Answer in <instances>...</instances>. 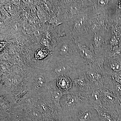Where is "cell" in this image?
<instances>
[{
	"label": "cell",
	"instance_id": "2",
	"mask_svg": "<svg viewBox=\"0 0 121 121\" xmlns=\"http://www.w3.org/2000/svg\"><path fill=\"white\" fill-rule=\"evenodd\" d=\"M91 114L89 111L85 110L80 113L79 115L78 119L80 121H88L90 120Z\"/></svg>",
	"mask_w": 121,
	"mask_h": 121
},
{
	"label": "cell",
	"instance_id": "9",
	"mask_svg": "<svg viewBox=\"0 0 121 121\" xmlns=\"http://www.w3.org/2000/svg\"><path fill=\"white\" fill-rule=\"evenodd\" d=\"M104 121H114L113 119L109 116H106L104 117Z\"/></svg>",
	"mask_w": 121,
	"mask_h": 121
},
{
	"label": "cell",
	"instance_id": "8",
	"mask_svg": "<svg viewBox=\"0 0 121 121\" xmlns=\"http://www.w3.org/2000/svg\"><path fill=\"white\" fill-rule=\"evenodd\" d=\"M105 96L106 98H108V99H109L110 101H114L115 99L114 96L110 93H108V92L106 93Z\"/></svg>",
	"mask_w": 121,
	"mask_h": 121
},
{
	"label": "cell",
	"instance_id": "1",
	"mask_svg": "<svg viewBox=\"0 0 121 121\" xmlns=\"http://www.w3.org/2000/svg\"><path fill=\"white\" fill-rule=\"evenodd\" d=\"M58 84L60 89L63 90H67L71 86V81L68 77L63 76L59 78Z\"/></svg>",
	"mask_w": 121,
	"mask_h": 121
},
{
	"label": "cell",
	"instance_id": "3",
	"mask_svg": "<svg viewBox=\"0 0 121 121\" xmlns=\"http://www.w3.org/2000/svg\"><path fill=\"white\" fill-rule=\"evenodd\" d=\"M47 50L44 48H41L35 54L36 58L37 59H41L45 58L48 54Z\"/></svg>",
	"mask_w": 121,
	"mask_h": 121
},
{
	"label": "cell",
	"instance_id": "7",
	"mask_svg": "<svg viewBox=\"0 0 121 121\" xmlns=\"http://www.w3.org/2000/svg\"><path fill=\"white\" fill-rule=\"evenodd\" d=\"M115 87L117 93L121 98V84L118 83L116 84Z\"/></svg>",
	"mask_w": 121,
	"mask_h": 121
},
{
	"label": "cell",
	"instance_id": "6",
	"mask_svg": "<svg viewBox=\"0 0 121 121\" xmlns=\"http://www.w3.org/2000/svg\"><path fill=\"white\" fill-rule=\"evenodd\" d=\"M99 94L97 91H94L91 93V97L93 101H98L99 99Z\"/></svg>",
	"mask_w": 121,
	"mask_h": 121
},
{
	"label": "cell",
	"instance_id": "4",
	"mask_svg": "<svg viewBox=\"0 0 121 121\" xmlns=\"http://www.w3.org/2000/svg\"><path fill=\"white\" fill-rule=\"evenodd\" d=\"M88 75L91 78L94 80H96L101 78V75L98 73L97 72L94 71L89 72L88 73Z\"/></svg>",
	"mask_w": 121,
	"mask_h": 121
},
{
	"label": "cell",
	"instance_id": "5",
	"mask_svg": "<svg viewBox=\"0 0 121 121\" xmlns=\"http://www.w3.org/2000/svg\"><path fill=\"white\" fill-rule=\"evenodd\" d=\"M113 77L117 82L121 84V71L114 72Z\"/></svg>",
	"mask_w": 121,
	"mask_h": 121
}]
</instances>
